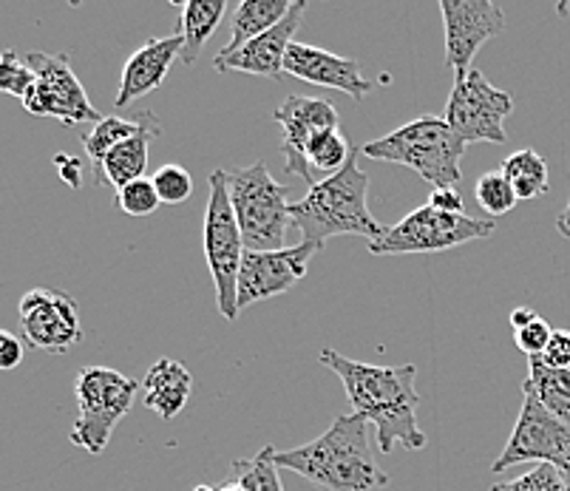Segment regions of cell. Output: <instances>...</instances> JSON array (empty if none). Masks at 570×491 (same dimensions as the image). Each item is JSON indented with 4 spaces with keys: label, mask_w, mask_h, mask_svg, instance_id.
<instances>
[{
    "label": "cell",
    "mask_w": 570,
    "mask_h": 491,
    "mask_svg": "<svg viewBox=\"0 0 570 491\" xmlns=\"http://www.w3.org/2000/svg\"><path fill=\"white\" fill-rule=\"evenodd\" d=\"M321 364L330 366L344 384L352 412L375 423L377 446L389 454L395 446L420 452L426 446V432L417 423L420 395L414 390L417 366H377L352 361L335 350H321Z\"/></svg>",
    "instance_id": "cell-1"
},
{
    "label": "cell",
    "mask_w": 570,
    "mask_h": 491,
    "mask_svg": "<svg viewBox=\"0 0 570 491\" xmlns=\"http://www.w3.org/2000/svg\"><path fill=\"white\" fill-rule=\"evenodd\" d=\"M276 467L302 474L324 491H386L389 474L377 467L366 438V421L355 412L335 418L315 441L276 452Z\"/></svg>",
    "instance_id": "cell-2"
},
{
    "label": "cell",
    "mask_w": 570,
    "mask_h": 491,
    "mask_svg": "<svg viewBox=\"0 0 570 491\" xmlns=\"http://www.w3.org/2000/svg\"><path fill=\"white\" fill-rule=\"evenodd\" d=\"M357 157L361 148L350 154L338 174L315 183L302 202L289 205V219L298 227L302 242L324 251L333 236H364L375 242L383 234V225L370 210V177L357 168Z\"/></svg>",
    "instance_id": "cell-3"
},
{
    "label": "cell",
    "mask_w": 570,
    "mask_h": 491,
    "mask_svg": "<svg viewBox=\"0 0 570 491\" xmlns=\"http://www.w3.org/2000/svg\"><path fill=\"white\" fill-rule=\"evenodd\" d=\"M465 148L469 146L443 117L423 114L417 120L389 131L386 137H377L361 146V154L377 159V163L403 165L432 188H458L463 183L460 159H463Z\"/></svg>",
    "instance_id": "cell-4"
},
{
    "label": "cell",
    "mask_w": 570,
    "mask_h": 491,
    "mask_svg": "<svg viewBox=\"0 0 570 491\" xmlns=\"http://www.w3.org/2000/svg\"><path fill=\"white\" fill-rule=\"evenodd\" d=\"M139 390H142V384L137 379H128L111 366H82L75 381L80 415L71 426L69 441L86 449L88 454L106 452L114 429L131 412Z\"/></svg>",
    "instance_id": "cell-5"
},
{
    "label": "cell",
    "mask_w": 570,
    "mask_h": 491,
    "mask_svg": "<svg viewBox=\"0 0 570 491\" xmlns=\"http://www.w3.org/2000/svg\"><path fill=\"white\" fill-rule=\"evenodd\" d=\"M227 188L247 251H284L287 230L293 227L287 185H278L269 177L267 165L256 163L250 168L227 170Z\"/></svg>",
    "instance_id": "cell-6"
},
{
    "label": "cell",
    "mask_w": 570,
    "mask_h": 491,
    "mask_svg": "<svg viewBox=\"0 0 570 491\" xmlns=\"http://www.w3.org/2000/svg\"><path fill=\"white\" fill-rule=\"evenodd\" d=\"M207 210H205V258L210 267L216 287V304H219L222 318L236 322L238 318V271L245 258V236L238 227L236 210L227 188V170H214L207 179Z\"/></svg>",
    "instance_id": "cell-7"
},
{
    "label": "cell",
    "mask_w": 570,
    "mask_h": 491,
    "mask_svg": "<svg viewBox=\"0 0 570 491\" xmlns=\"http://www.w3.org/2000/svg\"><path fill=\"white\" fill-rule=\"evenodd\" d=\"M494 219H471L465 214H443L432 205L412 210L397 225L383 227V234L370 242L372 256H409V253H440L489 239Z\"/></svg>",
    "instance_id": "cell-8"
},
{
    "label": "cell",
    "mask_w": 570,
    "mask_h": 491,
    "mask_svg": "<svg viewBox=\"0 0 570 491\" xmlns=\"http://www.w3.org/2000/svg\"><path fill=\"white\" fill-rule=\"evenodd\" d=\"M511 111H514V97L491 86L489 77L480 69H471L469 75L454 80L443 120L452 126V131L465 146L471 143L502 146L508 139L505 120Z\"/></svg>",
    "instance_id": "cell-9"
},
{
    "label": "cell",
    "mask_w": 570,
    "mask_h": 491,
    "mask_svg": "<svg viewBox=\"0 0 570 491\" xmlns=\"http://www.w3.org/2000/svg\"><path fill=\"white\" fill-rule=\"evenodd\" d=\"M26 63L35 71V86L20 102L32 117H55L63 126H80V122L97 126L102 120V114L88 100L82 82L71 71L69 57L32 51Z\"/></svg>",
    "instance_id": "cell-10"
},
{
    "label": "cell",
    "mask_w": 570,
    "mask_h": 491,
    "mask_svg": "<svg viewBox=\"0 0 570 491\" xmlns=\"http://www.w3.org/2000/svg\"><path fill=\"white\" fill-rule=\"evenodd\" d=\"M20 338L40 353L63 355L82 338L80 307L66 291L35 287L18 304Z\"/></svg>",
    "instance_id": "cell-11"
},
{
    "label": "cell",
    "mask_w": 570,
    "mask_h": 491,
    "mask_svg": "<svg viewBox=\"0 0 570 491\" xmlns=\"http://www.w3.org/2000/svg\"><path fill=\"white\" fill-rule=\"evenodd\" d=\"M570 454V426H564L559 418L542 406L533 395L522 392V410L514 423V432L508 438L500 458L491 463V472L502 474L517 463H551Z\"/></svg>",
    "instance_id": "cell-12"
},
{
    "label": "cell",
    "mask_w": 570,
    "mask_h": 491,
    "mask_svg": "<svg viewBox=\"0 0 570 491\" xmlns=\"http://www.w3.org/2000/svg\"><path fill=\"white\" fill-rule=\"evenodd\" d=\"M440 14L445 26V66L460 80L471 71L480 46L502 35L505 12L491 0H440Z\"/></svg>",
    "instance_id": "cell-13"
},
{
    "label": "cell",
    "mask_w": 570,
    "mask_h": 491,
    "mask_svg": "<svg viewBox=\"0 0 570 491\" xmlns=\"http://www.w3.org/2000/svg\"><path fill=\"white\" fill-rule=\"evenodd\" d=\"M318 251L321 247L307 245V242H298L284 251H245L236 287L238 310L287 293L295 282L307 276L309 262Z\"/></svg>",
    "instance_id": "cell-14"
},
{
    "label": "cell",
    "mask_w": 570,
    "mask_h": 491,
    "mask_svg": "<svg viewBox=\"0 0 570 491\" xmlns=\"http://www.w3.org/2000/svg\"><path fill=\"white\" fill-rule=\"evenodd\" d=\"M273 122L284 128V146L282 154L287 157L284 168L293 177H302L304 183L313 188L318 179L309 174L307 163H304V151H307L309 139L318 137L321 131H333L341 128L338 108L330 100H321V97H298L289 95L282 106L273 111Z\"/></svg>",
    "instance_id": "cell-15"
},
{
    "label": "cell",
    "mask_w": 570,
    "mask_h": 491,
    "mask_svg": "<svg viewBox=\"0 0 570 491\" xmlns=\"http://www.w3.org/2000/svg\"><path fill=\"white\" fill-rule=\"evenodd\" d=\"M304 12H307V3H304V0H295L282 23H276L273 29L258 35L256 40L242 46L236 55L216 57L214 69L219 71V75H227V71H245V75L267 77V80H282V77L287 75V71H284V60H287L289 46L295 43L293 38L295 32H298V26H302Z\"/></svg>",
    "instance_id": "cell-16"
},
{
    "label": "cell",
    "mask_w": 570,
    "mask_h": 491,
    "mask_svg": "<svg viewBox=\"0 0 570 491\" xmlns=\"http://www.w3.org/2000/svg\"><path fill=\"white\" fill-rule=\"evenodd\" d=\"M284 71L321 89H335L350 95L352 100H364L372 91V82L361 75V63L352 57L333 55L309 43H293L284 60Z\"/></svg>",
    "instance_id": "cell-17"
},
{
    "label": "cell",
    "mask_w": 570,
    "mask_h": 491,
    "mask_svg": "<svg viewBox=\"0 0 570 491\" xmlns=\"http://www.w3.org/2000/svg\"><path fill=\"white\" fill-rule=\"evenodd\" d=\"M179 55H183V35L179 32L170 35V38L145 40V43L128 57L122 77H119L117 108L131 106L139 97L157 91Z\"/></svg>",
    "instance_id": "cell-18"
},
{
    "label": "cell",
    "mask_w": 570,
    "mask_h": 491,
    "mask_svg": "<svg viewBox=\"0 0 570 491\" xmlns=\"http://www.w3.org/2000/svg\"><path fill=\"white\" fill-rule=\"evenodd\" d=\"M194 392V379L185 364L174 359H159L142 379V401L163 421H174L185 410Z\"/></svg>",
    "instance_id": "cell-19"
},
{
    "label": "cell",
    "mask_w": 570,
    "mask_h": 491,
    "mask_svg": "<svg viewBox=\"0 0 570 491\" xmlns=\"http://www.w3.org/2000/svg\"><path fill=\"white\" fill-rule=\"evenodd\" d=\"M145 131H163V122L157 120V114L145 111L139 120H126V117H102L91 131L82 137V148H86V157L95 168V185H106L102 183V163H106L108 154L114 151L117 146H122L126 139L139 137Z\"/></svg>",
    "instance_id": "cell-20"
},
{
    "label": "cell",
    "mask_w": 570,
    "mask_h": 491,
    "mask_svg": "<svg viewBox=\"0 0 570 491\" xmlns=\"http://www.w3.org/2000/svg\"><path fill=\"white\" fill-rule=\"evenodd\" d=\"M179 35H183V55L179 60L185 69H194L202 55V46L214 38L222 18L227 14L225 0H185L179 3Z\"/></svg>",
    "instance_id": "cell-21"
},
{
    "label": "cell",
    "mask_w": 570,
    "mask_h": 491,
    "mask_svg": "<svg viewBox=\"0 0 570 491\" xmlns=\"http://www.w3.org/2000/svg\"><path fill=\"white\" fill-rule=\"evenodd\" d=\"M289 7H293L289 0H245V3H238L230 18V43L216 57L236 55L242 46H247L258 35H264L267 29L282 23L287 18Z\"/></svg>",
    "instance_id": "cell-22"
},
{
    "label": "cell",
    "mask_w": 570,
    "mask_h": 491,
    "mask_svg": "<svg viewBox=\"0 0 570 491\" xmlns=\"http://www.w3.org/2000/svg\"><path fill=\"white\" fill-rule=\"evenodd\" d=\"M522 392L537 397L553 418L570 426V370H553L542 359H528V379Z\"/></svg>",
    "instance_id": "cell-23"
},
{
    "label": "cell",
    "mask_w": 570,
    "mask_h": 491,
    "mask_svg": "<svg viewBox=\"0 0 570 491\" xmlns=\"http://www.w3.org/2000/svg\"><path fill=\"white\" fill-rule=\"evenodd\" d=\"M163 131H145L139 137L126 139L122 146L114 148L102 163V183L114 185V188H126V185L145 179L148 170V151H151V139L159 137Z\"/></svg>",
    "instance_id": "cell-24"
},
{
    "label": "cell",
    "mask_w": 570,
    "mask_h": 491,
    "mask_svg": "<svg viewBox=\"0 0 570 491\" xmlns=\"http://www.w3.org/2000/svg\"><path fill=\"white\" fill-rule=\"evenodd\" d=\"M500 170L505 174V179L514 188L517 199H539L542 194H548V163L539 157L531 148H522L514 151L505 163L500 165Z\"/></svg>",
    "instance_id": "cell-25"
},
{
    "label": "cell",
    "mask_w": 570,
    "mask_h": 491,
    "mask_svg": "<svg viewBox=\"0 0 570 491\" xmlns=\"http://www.w3.org/2000/svg\"><path fill=\"white\" fill-rule=\"evenodd\" d=\"M230 483L245 491H284L276 467V446H264L250 460H236L230 467Z\"/></svg>",
    "instance_id": "cell-26"
},
{
    "label": "cell",
    "mask_w": 570,
    "mask_h": 491,
    "mask_svg": "<svg viewBox=\"0 0 570 491\" xmlns=\"http://www.w3.org/2000/svg\"><path fill=\"white\" fill-rule=\"evenodd\" d=\"M350 146H346V137L341 134V128H333V131H321L318 137L309 139L307 151H304V163H307L309 174L313 170H321V174H338L341 168L350 159ZM315 177V174H313Z\"/></svg>",
    "instance_id": "cell-27"
},
{
    "label": "cell",
    "mask_w": 570,
    "mask_h": 491,
    "mask_svg": "<svg viewBox=\"0 0 570 491\" xmlns=\"http://www.w3.org/2000/svg\"><path fill=\"white\" fill-rule=\"evenodd\" d=\"M476 202H480V208L491 216H502V214H511L517 208V194L511 188V183L505 179L500 168L497 170H485L483 177L476 179V188H474Z\"/></svg>",
    "instance_id": "cell-28"
},
{
    "label": "cell",
    "mask_w": 570,
    "mask_h": 491,
    "mask_svg": "<svg viewBox=\"0 0 570 491\" xmlns=\"http://www.w3.org/2000/svg\"><path fill=\"white\" fill-rule=\"evenodd\" d=\"M117 205L119 210L128 216H151L154 210L163 205V199H159L154 179L145 177V179H137V183L126 185V188H119Z\"/></svg>",
    "instance_id": "cell-29"
},
{
    "label": "cell",
    "mask_w": 570,
    "mask_h": 491,
    "mask_svg": "<svg viewBox=\"0 0 570 491\" xmlns=\"http://www.w3.org/2000/svg\"><path fill=\"white\" fill-rule=\"evenodd\" d=\"M151 179L157 185V194L163 199V205H183L194 194V177H190L183 165H163Z\"/></svg>",
    "instance_id": "cell-30"
},
{
    "label": "cell",
    "mask_w": 570,
    "mask_h": 491,
    "mask_svg": "<svg viewBox=\"0 0 570 491\" xmlns=\"http://www.w3.org/2000/svg\"><path fill=\"white\" fill-rule=\"evenodd\" d=\"M35 86V71L26 60H20L18 51L7 49L0 55V95H12L23 100L26 91Z\"/></svg>",
    "instance_id": "cell-31"
},
{
    "label": "cell",
    "mask_w": 570,
    "mask_h": 491,
    "mask_svg": "<svg viewBox=\"0 0 570 491\" xmlns=\"http://www.w3.org/2000/svg\"><path fill=\"white\" fill-rule=\"evenodd\" d=\"M491 491H564V483L557 467L539 463V467H533L522 478L500 480V483L491 485Z\"/></svg>",
    "instance_id": "cell-32"
},
{
    "label": "cell",
    "mask_w": 570,
    "mask_h": 491,
    "mask_svg": "<svg viewBox=\"0 0 570 491\" xmlns=\"http://www.w3.org/2000/svg\"><path fill=\"white\" fill-rule=\"evenodd\" d=\"M551 335H553L551 324H548L542 315H537L531 324H525L522 330H517L514 341H517V346H520V353H525L528 359H542L548 350V341H551Z\"/></svg>",
    "instance_id": "cell-33"
},
{
    "label": "cell",
    "mask_w": 570,
    "mask_h": 491,
    "mask_svg": "<svg viewBox=\"0 0 570 491\" xmlns=\"http://www.w3.org/2000/svg\"><path fill=\"white\" fill-rule=\"evenodd\" d=\"M542 364L553 366V370H570V330H553Z\"/></svg>",
    "instance_id": "cell-34"
},
{
    "label": "cell",
    "mask_w": 570,
    "mask_h": 491,
    "mask_svg": "<svg viewBox=\"0 0 570 491\" xmlns=\"http://www.w3.org/2000/svg\"><path fill=\"white\" fill-rule=\"evenodd\" d=\"M26 344L20 335L9 333V330H0V372L18 370L23 364Z\"/></svg>",
    "instance_id": "cell-35"
},
{
    "label": "cell",
    "mask_w": 570,
    "mask_h": 491,
    "mask_svg": "<svg viewBox=\"0 0 570 491\" xmlns=\"http://www.w3.org/2000/svg\"><path fill=\"white\" fill-rule=\"evenodd\" d=\"M429 205H432L434 210H443V214H465L463 196H460L458 188H432Z\"/></svg>",
    "instance_id": "cell-36"
},
{
    "label": "cell",
    "mask_w": 570,
    "mask_h": 491,
    "mask_svg": "<svg viewBox=\"0 0 570 491\" xmlns=\"http://www.w3.org/2000/svg\"><path fill=\"white\" fill-rule=\"evenodd\" d=\"M57 168H60V177H63L66 185H71V188H80V183H82L80 159L66 157V154H57Z\"/></svg>",
    "instance_id": "cell-37"
},
{
    "label": "cell",
    "mask_w": 570,
    "mask_h": 491,
    "mask_svg": "<svg viewBox=\"0 0 570 491\" xmlns=\"http://www.w3.org/2000/svg\"><path fill=\"white\" fill-rule=\"evenodd\" d=\"M537 315H539L537 310H531V307H517L514 313H511V327H514V333L517 330L525 327V324H531Z\"/></svg>",
    "instance_id": "cell-38"
},
{
    "label": "cell",
    "mask_w": 570,
    "mask_h": 491,
    "mask_svg": "<svg viewBox=\"0 0 570 491\" xmlns=\"http://www.w3.org/2000/svg\"><path fill=\"white\" fill-rule=\"evenodd\" d=\"M557 230H559V236H564V239H570V199H568V205H564L562 214H559Z\"/></svg>",
    "instance_id": "cell-39"
},
{
    "label": "cell",
    "mask_w": 570,
    "mask_h": 491,
    "mask_svg": "<svg viewBox=\"0 0 570 491\" xmlns=\"http://www.w3.org/2000/svg\"><path fill=\"white\" fill-rule=\"evenodd\" d=\"M557 469H559V474H562V483H564V491H570V454L568 458H562L557 463Z\"/></svg>",
    "instance_id": "cell-40"
},
{
    "label": "cell",
    "mask_w": 570,
    "mask_h": 491,
    "mask_svg": "<svg viewBox=\"0 0 570 491\" xmlns=\"http://www.w3.org/2000/svg\"><path fill=\"white\" fill-rule=\"evenodd\" d=\"M194 491H245V489L236 483H227V485H222V489H216V485H196Z\"/></svg>",
    "instance_id": "cell-41"
}]
</instances>
